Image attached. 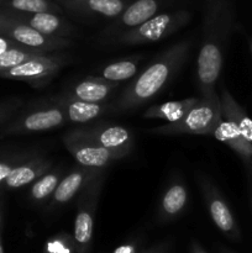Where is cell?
Here are the masks:
<instances>
[{"label": "cell", "mask_w": 252, "mask_h": 253, "mask_svg": "<svg viewBox=\"0 0 252 253\" xmlns=\"http://www.w3.org/2000/svg\"><path fill=\"white\" fill-rule=\"evenodd\" d=\"M190 19L192 14L187 10L156 14L140 26L118 35L114 43L119 46H135L161 41L185 26Z\"/></svg>", "instance_id": "5b68a950"}, {"label": "cell", "mask_w": 252, "mask_h": 253, "mask_svg": "<svg viewBox=\"0 0 252 253\" xmlns=\"http://www.w3.org/2000/svg\"><path fill=\"white\" fill-rule=\"evenodd\" d=\"M5 21H6V16H5V14H0V31H2V29H4Z\"/></svg>", "instance_id": "f1b7e54d"}, {"label": "cell", "mask_w": 252, "mask_h": 253, "mask_svg": "<svg viewBox=\"0 0 252 253\" xmlns=\"http://www.w3.org/2000/svg\"><path fill=\"white\" fill-rule=\"evenodd\" d=\"M251 52H252V39H251Z\"/></svg>", "instance_id": "4dcf8cb0"}, {"label": "cell", "mask_w": 252, "mask_h": 253, "mask_svg": "<svg viewBox=\"0 0 252 253\" xmlns=\"http://www.w3.org/2000/svg\"><path fill=\"white\" fill-rule=\"evenodd\" d=\"M234 20L230 0H205L203 36L197 61V81L202 95L214 90L216 85Z\"/></svg>", "instance_id": "6da1fadb"}, {"label": "cell", "mask_w": 252, "mask_h": 253, "mask_svg": "<svg viewBox=\"0 0 252 253\" xmlns=\"http://www.w3.org/2000/svg\"><path fill=\"white\" fill-rule=\"evenodd\" d=\"M199 99L200 98L198 96H189L183 100L168 101V103L150 106L142 116L143 119H148V120L161 119V120H166L168 123H175V121L180 120L183 116L187 115L188 111L199 101Z\"/></svg>", "instance_id": "ffe728a7"}, {"label": "cell", "mask_w": 252, "mask_h": 253, "mask_svg": "<svg viewBox=\"0 0 252 253\" xmlns=\"http://www.w3.org/2000/svg\"><path fill=\"white\" fill-rule=\"evenodd\" d=\"M54 1L58 2L59 5L64 4V2H69V1H79V0H54Z\"/></svg>", "instance_id": "f546056e"}, {"label": "cell", "mask_w": 252, "mask_h": 253, "mask_svg": "<svg viewBox=\"0 0 252 253\" xmlns=\"http://www.w3.org/2000/svg\"><path fill=\"white\" fill-rule=\"evenodd\" d=\"M104 184V172L94 177L79 198V208L74 221V239L79 245L89 244L93 235V214Z\"/></svg>", "instance_id": "9c48e42d"}, {"label": "cell", "mask_w": 252, "mask_h": 253, "mask_svg": "<svg viewBox=\"0 0 252 253\" xmlns=\"http://www.w3.org/2000/svg\"><path fill=\"white\" fill-rule=\"evenodd\" d=\"M126 0H79L62 4L69 11L79 15H100L104 17H116L127 6Z\"/></svg>", "instance_id": "ac0fdd59"}, {"label": "cell", "mask_w": 252, "mask_h": 253, "mask_svg": "<svg viewBox=\"0 0 252 253\" xmlns=\"http://www.w3.org/2000/svg\"><path fill=\"white\" fill-rule=\"evenodd\" d=\"M67 121L68 120L63 110L58 105L48 100L20 118L19 121L10 127V132L22 133L53 130V128L63 126Z\"/></svg>", "instance_id": "30bf717a"}, {"label": "cell", "mask_w": 252, "mask_h": 253, "mask_svg": "<svg viewBox=\"0 0 252 253\" xmlns=\"http://www.w3.org/2000/svg\"><path fill=\"white\" fill-rule=\"evenodd\" d=\"M142 57L137 56L135 58L124 59V61L114 62V63L104 66L100 69V77L111 82H123L132 78L138 69V63Z\"/></svg>", "instance_id": "603a6c76"}, {"label": "cell", "mask_w": 252, "mask_h": 253, "mask_svg": "<svg viewBox=\"0 0 252 253\" xmlns=\"http://www.w3.org/2000/svg\"><path fill=\"white\" fill-rule=\"evenodd\" d=\"M5 16H6V21H5L2 31L6 32L10 39L26 48L44 52V53H52V52L67 48L73 44V42L68 37L48 36L32 29L24 22L12 19L6 12H5Z\"/></svg>", "instance_id": "ba28073f"}, {"label": "cell", "mask_w": 252, "mask_h": 253, "mask_svg": "<svg viewBox=\"0 0 252 253\" xmlns=\"http://www.w3.org/2000/svg\"><path fill=\"white\" fill-rule=\"evenodd\" d=\"M197 253H204V252H197Z\"/></svg>", "instance_id": "d6a6232c"}, {"label": "cell", "mask_w": 252, "mask_h": 253, "mask_svg": "<svg viewBox=\"0 0 252 253\" xmlns=\"http://www.w3.org/2000/svg\"><path fill=\"white\" fill-rule=\"evenodd\" d=\"M81 135L113 151H119L126 155L131 152L133 147V137L130 130L115 124H98L88 127L77 128Z\"/></svg>", "instance_id": "8fae6325"}, {"label": "cell", "mask_w": 252, "mask_h": 253, "mask_svg": "<svg viewBox=\"0 0 252 253\" xmlns=\"http://www.w3.org/2000/svg\"><path fill=\"white\" fill-rule=\"evenodd\" d=\"M188 202V192L185 185L179 180L168 187L161 202V212L165 216L173 217L183 211Z\"/></svg>", "instance_id": "44dd1931"}, {"label": "cell", "mask_w": 252, "mask_h": 253, "mask_svg": "<svg viewBox=\"0 0 252 253\" xmlns=\"http://www.w3.org/2000/svg\"><path fill=\"white\" fill-rule=\"evenodd\" d=\"M46 54L44 52L34 51V49L25 48V47H14L5 51L4 53L0 54V72L6 71V69L12 68L15 66L24 63L29 59L35 58V57Z\"/></svg>", "instance_id": "d4e9b609"}, {"label": "cell", "mask_w": 252, "mask_h": 253, "mask_svg": "<svg viewBox=\"0 0 252 253\" xmlns=\"http://www.w3.org/2000/svg\"><path fill=\"white\" fill-rule=\"evenodd\" d=\"M61 182V170H48L36 179L31 187V198L35 202H43L52 197L57 185Z\"/></svg>", "instance_id": "cb8c5ba5"}, {"label": "cell", "mask_w": 252, "mask_h": 253, "mask_svg": "<svg viewBox=\"0 0 252 253\" xmlns=\"http://www.w3.org/2000/svg\"><path fill=\"white\" fill-rule=\"evenodd\" d=\"M115 253H132V249L130 246H123L116 250Z\"/></svg>", "instance_id": "83f0119b"}, {"label": "cell", "mask_w": 252, "mask_h": 253, "mask_svg": "<svg viewBox=\"0 0 252 253\" xmlns=\"http://www.w3.org/2000/svg\"><path fill=\"white\" fill-rule=\"evenodd\" d=\"M14 47H25V46L17 43V42L14 41V40H7L5 39V37L0 36V54L4 53V52L7 51L9 48H14ZM25 48H26V47H25Z\"/></svg>", "instance_id": "484cf974"}, {"label": "cell", "mask_w": 252, "mask_h": 253, "mask_svg": "<svg viewBox=\"0 0 252 253\" xmlns=\"http://www.w3.org/2000/svg\"><path fill=\"white\" fill-rule=\"evenodd\" d=\"M118 82L106 81L101 77L88 76L74 83L63 95L88 103H103L118 88Z\"/></svg>", "instance_id": "e0dca14e"}, {"label": "cell", "mask_w": 252, "mask_h": 253, "mask_svg": "<svg viewBox=\"0 0 252 253\" xmlns=\"http://www.w3.org/2000/svg\"><path fill=\"white\" fill-rule=\"evenodd\" d=\"M52 167V161L47 158H35L25 165L12 168L5 183L9 188H21L39 179L41 175L48 172Z\"/></svg>", "instance_id": "d6986e66"}, {"label": "cell", "mask_w": 252, "mask_h": 253, "mask_svg": "<svg viewBox=\"0 0 252 253\" xmlns=\"http://www.w3.org/2000/svg\"><path fill=\"white\" fill-rule=\"evenodd\" d=\"M12 168L14 167H11V166L7 165V163H0V183H1L2 180L6 179V177L10 174Z\"/></svg>", "instance_id": "4316f807"}, {"label": "cell", "mask_w": 252, "mask_h": 253, "mask_svg": "<svg viewBox=\"0 0 252 253\" xmlns=\"http://www.w3.org/2000/svg\"><path fill=\"white\" fill-rule=\"evenodd\" d=\"M0 253H2V250H1V247H0Z\"/></svg>", "instance_id": "1f68e13d"}, {"label": "cell", "mask_w": 252, "mask_h": 253, "mask_svg": "<svg viewBox=\"0 0 252 253\" xmlns=\"http://www.w3.org/2000/svg\"><path fill=\"white\" fill-rule=\"evenodd\" d=\"M104 169L105 168H89L84 166L74 168L57 185L56 190L52 194V207L63 205L73 199L94 177L103 173Z\"/></svg>", "instance_id": "9a60e30c"}, {"label": "cell", "mask_w": 252, "mask_h": 253, "mask_svg": "<svg viewBox=\"0 0 252 253\" xmlns=\"http://www.w3.org/2000/svg\"><path fill=\"white\" fill-rule=\"evenodd\" d=\"M189 48L190 41L183 40L156 57L152 63L124 89L115 104L110 106V113L133 111L155 98L177 76L187 61Z\"/></svg>", "instance_id": "7a4b0ae2"}, {"label": "cell", "mask_w": 252, "mask_h": 253, "mask_svg": "<svg viewBox=\"0 0 252 253\" xmlns=\"http://www.w3.org/2000/svg\"><path fill=\"white\" fill-rule=\"evenodd\" d=\"M198 184H199L202 194L208 204L210 216L212 221L216 225L217 229L221 230L224 234H236L237 227L235 222L232 212L227 205L226 200L222 197L216 187L212 184L211 180L204 174H199L197 177Z\"/></svg>", "instance_id": "7c38bea8"}, {"label": "cell", "mask_w": 252, "mask_h": 253, "mask_svg": "<svg viewBox=\"0 0 252 253\" xmlns=\"http://www.w3.org/2000/svg\"><path fill=\"white\" fill-rule=\"evenodd\" d=\"M220 101L222 119L212 137L226 143L252 172V120L226 88H221Z\"/></svg>", "instance_id": "3957f363"}, {"label": "cell", "mask_w": 252, "mask_h": 253, "mask_svg": "<svg viewBox=\"0 0 252 253\" xmlns=\"http://www.w3.org/2000/svg\"><path fill=\"white\" fill-rule=\"evenodd\" d=\"M221 119V101L214 89L203 94L199 101L180 120L150 128L147 133L155 136H212Z\"/></svg>", "instance_id": "277c9868"}, {"label": "cell", "mask_w": 252, "mask_h": 253, "mask_svg": "<svg viewBox=\"0 0 252 253\" xmlns=\"http://www.w3.org/2000/svg\"><path fill=\"white\" fill-rule=\"evenodd\" d=\"M66 56L46 53L29 59L6 71L0 72V76L4 78L29 82L31 85L41 88L49 83L54 78V76L61 71L62 67L66 66Z\"/></svg>", "instance_id": "8992f818"}, {"label": "cell", "mask_w": 252, "mask_h": 253, "mask_svg": "<svg viewBox=\"0 0 252 253\" xmlns=\"http://www.w3.org/2000/svg\"><path fill=\"white\" fill-rule=\"evenodd\" d=\"M62 141L77 163L84 167L105 168L114 161H119L127 156L124 152L109 150L96 145L95 142L81 135L77 130L66 133Z\"/></svg>", "instance_id": "52a82bcc"}, {"label": "cell", "mask_w": 252, "mask_h": 253, "mask_svg": "<svg viewBox=\"0 0 252 253\" xmlns=\"http://www.w3.org/2000/svg\"><path fill=\"white\" fill-rule=\"evenodd\" d=\"M49 101L58 105L63 110L67 120L72 123H89L94 119L99 118L103 114L110 111L109 104L103 103H88V101L78 100V99L69 98L66 95L52 96Z\"/></svg>", "instance_id": "2e32d148"}, {"label": "cell", "mask_w": 252, "mask_h": 253, "mask_svg": "<svg viewBox=\"0 0 252 253\" xmlns=\"http://www.w3.org/2000/svg\"><path fill=\"white\" fill-rule=\"evenodd\" d=\"M0 5L20 12H63L61 5L54 0H0Z\"/></svg>", "instance_id": "7402d4cb"}, {"label": "cell", "mask_w": 252, "mask_h": 253, "mask_svg": "<svg viewBox=\"0 0 252 253\" xmlns=\"http://www.w3.org/2000/svg\"><path fill=\"white\" fill-rule=\"evenodd\" d=\"M160 5V0H135L128 4L119 16H116V21L104 31V35L115 37L133 27L140 26L157 14Z\"/></svg>", "instance_id": "5bb4252c"}, {"label": "cell", "mask_w": 252, "mask_h": 253, "mask_svg": "<svg viewBox=\"0 0 252 253\" xmlns=\"http://www.w3.org/2000/svg\"><path fill=\"white\" fill-rule=\"evenodd\" d=\"M10 17L29 25L32 29L37 30L41 34L48 36L69 37L74 34L76 29L73 25L61 16V14L54 12H20L9 11L6 12Z\"/></svg>", "instance_id": "4fadbf2b"}]
</instances>
